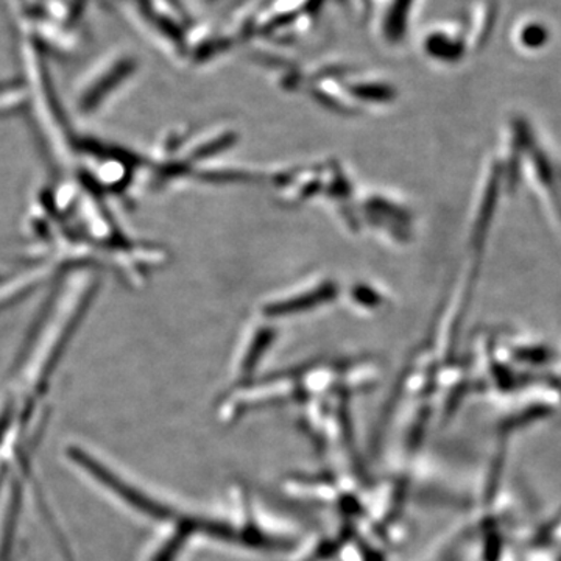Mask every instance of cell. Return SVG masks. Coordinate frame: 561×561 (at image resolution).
Returning a JSON list of instances; mask_svg holds the SVG:
<instances>
[{
	"label": "cell",
	"instance_id": "cell-1",
	"mask_svg": "<svg viewBox=\"0 0 561 561\" xmlns=\"http://www.w3.org/2000/svg\"><path fill=\"white\" fill-rule=\"evenodd\" d=\"M409 0H398L397 7L393 9L391 14L390 28L393 32L401 31L402 24H404L405 10H408Z\"/></svg>",
	"mask_w": 561,
	"mask_h": 561
}]
</instances>
